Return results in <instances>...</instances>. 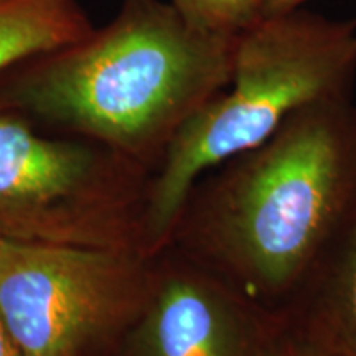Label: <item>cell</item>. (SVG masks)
Masks as SVG:
<instances>
[{"label": "cell", "instance_id": "2", "mask_svg": "<svg viewBox=\"0 0 356 356\" xmlns=\"http://www.w3.org/2000/svg\"><path fill=\"white\" fill-rule=\"evenodd\" d=\"M234 43L168 0H122L106 26L0 74V109L157 167L181 126L228 86Z\"/></svg>", "mask_w": 356, "mask_h": 356}, {"label": "cell", "instance_id": "6", "mask_svg": "<svg viewBox=\"0 0 356 356\" xmlns=\"http://www.w3.org/2000/svg\"><path fill=\"white\" fill-rule=\"evenodd\" d=\"M280 317L188 256H157L145 304L124 335L126 356H256Z\"/></svg>", "mask_w": 356, "mask_h": 356}, {"label": "cell", "instance_id": "7", "mask_svg": "<svg viewBox=\"0 0 356 356\" xmlns=\"http://www.w3.org/2000/svg\"><path fill=\"white\" fill-rule=\"evenodd\" d=\"M284 315L333 356H356V220Z\"/></svg>", "mask_w": 356, "mask_h": 356}, {"label": "cell", "instance_id": "4", "mask_svg": "<svg viewBox=\"0 0 356 356\" xmlns=\"http://www.w3.org/2000/svg\"><path fill=\"white\" fill-rule=\"evenodd\" d=\"M139 168L0 109V239L147 251Z\"/></svg>", "mask_w": 356, "mask_h": 356}, {"label": "cell", "instance_id": "1", "mask_svg": "<svg viewBox=\"0 0 356 356\" xmlns=\"http://www.w3.org/2000/svg\"><path fill=\"white\" fill-rule=\"evenodd\" d=\"M355 220L356 102L343 96L307 106L204 173L170 244L284 315Z\"/></svg>", "mask_w": 356, "mask_h": 356}, {"label": "cell", "instance_id": "10", "mask_svg": "<svg viewBox=\"0 0 356 356\" xmlns=\"http://www.w3.org/2000/svg\"><path fill=\"white\" fill-rule=\"evenodd\" d=\"M256 356H333L286 315Z\"/></svg>", "mask_w": 356, "mask_h": 356}, {"label": "cell", "instance_id": "8", "mask_svg": "<svg viewBox=\"0 0 356 356\" xmlns=\"http://www.w3.org/2000/svg\"><path fill=\"white\" fill-rule=\"evenodd\" d=\"M92 30L78 0H0V74Z\"/></svg>", "mask_w": 356, "mask_h": 356}, {"label": "cell", "instance_id": "5", "mask_svg": "<svg viewBox=\"0 0 356 356\" xmlns=\"http://www.w3.org/2000/svg\"><path fill=\"white\" fill-rule=\"evenodd\" d=\"M155 257L0 239V317L22 356H91L139 317Z\"/></svg>", "mask_w": 356, "mask_h": 356}, {"label": "cell", "instance_id": "3", "mask_svg": "<svg viewBox=\"0 0 356 356\" xmlns=\"http://www.w3.org/2000/svg\"><path fill=\"white\" fill-rule=\"evenodd\" d=\"M356 91V24L305 7L264 13L236 37L233 73L181 126L145 188L147 251L168 244L204 173L269 139L307 106Z\"/></svg>", "mask_w": 356, "mask_h": 356}, {"label": "cell", "instance_id": "9", "mask_svg": "<svg viewBox=\"0 0 356 356\" xmlns=\"http://www.w3.org/2000/svg\"><path fill=\"white\" fill-rule=\"evenodd\" d=\"M191 25L207 32L238 37L264 15L266 0H168Z\"/></svg>", "mask_w": 356, "mask_h": 356}, {"label": "cell", "instance_id": "12", "mask_svg": "<svg viewBox=\"0 0 356 356\" xmlns=\"http://www.w3.org/2000/svg\"><path fill=\"white\" fill-rule=\"evenodd\" d=\"M309 0H266V10L264 13H275L291 10V8L304 7Z\"/></svg>", "mask_w": 356, "mask_h": 356}, {"label": "cell", "instance_id": "11", "mask_svg": "<svg viewBox=\"0 0 356 356\" xmlns=\"http://www.w3.org/2000/svg\"><path fill=\"white\" fill-rule=\"evenodd\" d=\"M0 356H22L2 317H0Z\"/></svg>", "mask_w": 356, "mask_h": 356}]
</instances>
